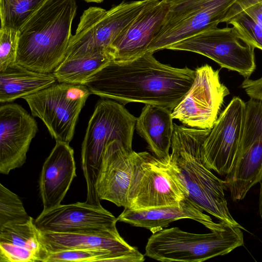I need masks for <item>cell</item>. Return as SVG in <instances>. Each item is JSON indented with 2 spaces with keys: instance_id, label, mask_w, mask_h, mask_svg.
Instances as JSON below:
<instances>
[{
  "instance_id": "obj_24",
  "label": "cell",
  "mask_w": 262,
  "mask_h": 262,
  "mask_svg": "<svg viewBox=\"0 0 262 262\" xmlns=\"http://www.w3.org/2000/svg\"><path fill=\"white\" fill-rule=\"evenodd\" d=\"M0 242L9 243L29 249L39 255L41 262H45L48 255L33 218L25 223L0 227Z\"/></svg>"
},
{
  "instance_id": "obj_25",
  "label": "cell",
  "mask_w": 262,
  "mask_h": 262,
  "mask_svg": "<svg viewBox=\"0 0 262 262\" xmlns=\"http://www.w3.org/2000/svg\"><path fill=\"white\" fill-rule=\"evenodd\" d=\"M47 0H0L1 27L19 30Z\"/></svg>"
},
{
  "instance_id": "obj_33",
  "label": "cell",
  "mask_w": 262,
  "mask_h": 262,
  "mask_svg": "<svg viewBox=\"0 0 262 262\" xmlns=\"http://www.w3.org/2000/svg\"><path fill=\"white\" fill-rule=\"evenodd\" d=\"M243 11L254 21L262 26V2L252 5Z\"/></svg>"
},
{
  "instance_id": "obj_32",
  "label": "cell",
  "mask_w": 262,
  "mask_h": 262,
  "mask_svg": "<svg viewBox=\"0 0 262 262\" xmlns=\"http://www.w3.org/2000/svg\"><path fill=\"white\" fill-rule=\"evenodd\" d=\"M260 2L262 0H238L229 9L222 23L227 24L230 19L247 8Z\"/></svg>"
},
{
  "instance_id": "obj_8",
  "label": "cell",
  "mask_w": 262,
  "mask_h": 262,
  "mask_svg": "<svg viewBox=\"0 0 262 262\" xmlns=\"http://www.w3.org/2000/svg\"><path fill=\"white\" fill-rule=\"evenodd\" d=\"M238 0H167L168 10L147 52L155 53L217 27Z\"/></svg>"
},
{
  "instance_id": "obj_12",
  "label": "cell",
  "mask_w": 262,
  "mask_h": 262,
  "mask_svg": "<svg viewBox=\"0 0 262 262\" xmlns=\"http://www.w3.org/2000/svg\"><path fill=\"white\" fill-rule=\"evenodd\" d=\"M193 83L172 111L173 119L199 129H211L225 97L230 94L220 80L219 70L206 64L195 70Z\"/></svg>"
},
{
  "instance_id": "obj_19",
  "label": "cell",
  "mask_w": 262,
  "mask_h": 262,
  "mask_svg": "<svg viewBox=\"0 0 262 262\" xmlns=\"http://www.w3.org/2000/svg\"><path fill=\"white\" fill-rule=\"evenodd\" d=\"M76 177L73 148L68 143L56 141L43 164L39 180L42 211L61 204Z\"/></svg>"
},
{
  "instance_id": "obj_28",
  "label": "cell",
  "mask_w": 262,
  "mask_h": 262,
  "mask_svg": "<svg viewBox=\"0 0 262 262\" xmlns=\"http://www.w3.org/2000/svg\"><path fill=\"white\" fill-rule=\"evenodd\" d=\"M227 24L232 25L244 40L262 50V26L254 21L244 11L237 14Z\"/></svg>"
},
{
  "instance_id": "obj_11",
  "label": "cell",
  "mask_w": 262,
  "mask_h": 262,
  "mask_svg": "<svg viewBox=\"0 0 262 262\" xmlns=\"http://www.w3.org/2000/svg\"><path fill=\"white\" fill-rule=\"evenodd\" d=\"M254 49L241 37L233 27L210 28L167 48L204 55L245 78H249L256 68Z\"/></svg>"
},
{
  "instance_id": "obj_16",
  "label": "cell",
  "mask_w": 262,
  "mask_h": 262,
  "mask_svg": "<svg viewBox=\"0 0 262 262\" xmlns=\"http://www.w3.org/2000/svg\"><path fill=\"white\" fill-rule=\"evenodd\" d=\"M134 151L117 140L105 146L95 184L100 200L125 208Z\"/></svg>"
},
{
  "instance_id": "obj_5",
  "label": "cell",
  "mask_w": 262,
  "mask_h": 262,
  "mask_svg": "<svg viewBox=\"0 0 262 262\" xmlns=\"http://www.w3.org/2000/svg\"><path fill=\"white\" fill-rule=\"evenodd\" d=\"M242 226L228 224L221 230L194 233L178 227L153 233L145 247V255L162 262H202L226 255L244 244Z\"/></svg>"
},
{
  "instance_id": "obj_21",
  "label": "cell",
  "mask_w": 262,
  "mask_h": 262,
  "mask_svg": "<svg viewBox=\"0 0 262 262\" xmlns=\"http://www.w3.org/2000/svg\"><path fill=\"white\" fill-rule=\"evenodd\" d=\"M171 114L172 110L168 108L145 104L136 120L138 134L146 141L153 155L162 159L170 157L174 126Z\"/></svg>"
},
{
  "instance_id": "obj_35",
  "label": "cell",
  "mask_w": 262,
  "mask_h": 262,
  "mask_svg": "<svg viewBox=\"0 0 262 262\" xmlns=\"http://www.w3.org/2000/svg\"><path fill=\"white\" fill-rule=\"evenodd\" d=\"M86 2H95L99 3L102 2L104 0H84Z\"/></svg>"
},
{
  "instance_id": "obj_2",
  "label": "cell",
  "mask_w": 262,
  "mask_h": 262,
  "mask_svg": "<svg viewBox=\"0 0 262 262\" xmlns=\"http://www.w3.org/2000/svg\"><path fill=\"white\" fill-rule=\"evenodd\" d=\"M77 8L75 0H47L18 31L16 62L53 72L64 57Z\"/></svg>"
},
{
  "instance_id": "obj_27",
  "label": "cell",
  "mask_w": 262,
  "mask_h": 262,
  "mask_svg": "<svg viewBox=\"0 0 262 262\" xmlns=\"http://www.w3.org/2000/svg\"><path fill=\"white\" fill-rule=\"evenodd\" d=\"M123 262L119 256L108 251L73 249L49 252L45 262Z\"/></svg>"
},
{
  "instance_id": "obj_7",
  "label": "cell",
  "mask_w": 262,
  "mask_h": 262,
  "mask_svg": "<svg viewBox=\"0 0 262 262\" xmlns=\"http://www.w3.org/2000/svg\"><path fill=\"white\" fill-rule=\"evenodd\" d=\"M155 1H123L108 10L89 7L80 17L64 57L104 51L112 52V45L116 38L146 6Z\"/></svg>"
},
{
  "instance_id": "obj_34",
  "label": "cell",
  "mask_w": 262,
  "mask_h": 262,
  "mask_svg": "<svg viewBox=\"0 0 262 262\" xmlns=\"http://www.w3.org/2000/svg\"><path fill=\"white\" fill-rule=\"evenodd\" d=\"M260 190L258 200V212L262 222V181L260 182Z\"/></svg>"
},
{
  "instance_id": "obj_23",
  "label": "cell",
  "mask_w": 262,
  "mask_h": 262,
  "mask_svg": "<svg viewBox=\"0 0 262 262\" xmlns=\"http://www.w3.org/2000/svg\"><path fill=\"white\" fill-rule=\"evenodd\" d=\"M113 60L108 51L64 57L52 73L58 82L83 84Z\"/></svg>"
},
{
  "instance_id": "obj_30",
  "label": "cell",
  "mask_w": 262,
  "mask_h": 262,
  "mask_svg": "<svg viewBox=\"0 0 262 262\" xmlns=\"http://www.w3.org/2000/svg\"><path fill=\"white\" fill-rule=\"evenodd\" d=\"M41 261L34 252L14 244L0 242V262Z\"/></svg>"
},
{
  "instance_id": "obj_22",
  "label": "cell",
  "mask_w": 262,
  "mask_h": 262,
  "mask_svg": "<svg viewBox=\"0 0 262 262\" xmlns=\"http://www.w3.org/2000/svg\"><path fill=\"white\" fill-rule=\"evenodd\" d=\"M56 80L52 73L32 71L16 62L0 71V102H12L34 94Z\"/></svg>"
},
{
  "instance_id": "obj_31",
  "label": "cell",
  "mask_w": 262,
  "mask_h": 262,
  "mask_svg": "<svg viewBox=\"0 0 262 262\" xmlns=\"http://www.w3.org/2000/svg\"><path fill=\"white\" fill-rule=\"evenodd\" d=\"M241 86L250 98L262 101V76L256 80L245 78Z\"/></svg>"
},
{
  "instance_id": "obj_17",
  "label": "cell",
  "mask_w": 262,
  "mask_h": 262,
  "mask_svg": "<svg viewBox=\"0 0 262 262\" xmlns=\"http://www.w3.org/2000/svg\"><path fill=\"white\" fill-rule=\"evenodd\" d=\"M168 10L167 0H156L146 6L112 43L114 60L128 61L146 52Z\"/></svg>"
},
{
  "instance_id": "obj_9",
  "label": "cell",
  "mask_w": 262,
  "mask_h": 262,
  "mask_svg": "<svg viewBox=\"0 0 262 262\" xmlns=\"http://www.w3.org/2000/svg\"><path fill=\"white\" fill-rule=\"evenodd\" d=\"M91 94L84 84L59 82L22 98L32 116L43 122L52 138L69 144L79 114Z\"/></svg>"
},
{
  "instance_id": "obj_3",
  "label": "cell",
  "mask_w": 262,
  "mask_h": 262,
  "mask_svg": "<svg viewBox=\"0 0 262 262\" xmlns=\"http://www.w3.org/2000/svg\"><path fill=\"white\" fill-rule=\"evenodd\" d=\"M210 131L174 123L170 157L193 202L221 222L241 226L230 213L224 181L215 176L202 160V146Z\"/></svg>"
},
{
  "instance_id": "obj_6",
  "label": "cell",
  "mask_w": 262,
  "mask_h": 262,
  "mask_svg": "<svg viewBox=\"0 0 262 262\" xmlns=\"http://www.w3.org/2000/svg\"><path fill=\"white\" fill-rule=\"evenodd\" d=\"M188 196V190L171 157L162 159L147 151H134L124 208L138 210L174 206Z\"/></svg>"
},
{
  "instance_id": "obj_15",
  "label": "cell",
  "mask_w": 262,
  "mask_h": 262,
  "mask_svg": "<svg viewBox=\"0 0 262 262\" xmlns=\"http://www.w3.org/2000/svg\"><path fill=\"white\" fill-rule=\"evenodd\" d=\"M38 131L35 119L16 103L0 107V172L8 174L26 162L32 140Z\"/></svg>"
},
{
  "instance_id": "obj_18",
  "label": "cell",
  "mask_w": 262,
  "mask_h": 262,
  "mask_svg": "<svg viewBox=\"0 0 262 262\" xmlns=\"http://www.w3.org/2000/svg\"><path fill=\"white\" fill-rule=\"evenodd\" d=\"M40 239L49 252L96 250L112 252L123 262H142L144 256L121 236L118 230L99 233H57L39 231Z\"/></svg>"
},
{
  "instance_id": "obj_10",
  "label": "cell",
  "mask_w": 262,
  "mask_h": 262,
  "mask_svg": "<svg viewBox=\"0 0 262 262\" xmlns=\"http://www.w3.org/2000/svg\"><path fill=\"white\" fill-rule=\"evenodd\" d=\"M245 104L242 138L224 180L234 202L244 199L249 190L262 181V101L250 98Z\"/></svg>"
},
{
  "instance_id": "obj_1",
  "label": "cell",
  "mask_w": 262,
  "mask_h": 262,
  "mask_svg": "<svg viewBox=\"0 0 262 262\" xmlns=\"http://www.w3.org/2000/svg\"><path fill=\"white\" fill-rule=\"evenodd\" d=\"M146 52L130 60H112L83 84L91 94L126 104L141 102L170 110L192 86L195 71L162 63Z\"/></svg>"
},
{
  "instance_id": "obj_20",
  "label": "cell",
  "mask_w": 262,
  "mask_h": 262,
  "mask_svg": "<svg viewBox=\"0 0 262 262\" xmlns=\"http://www.w3.org/2000/svg\"><path fill=\"white\" fill-rule=\"evenodd\" d=\"M203 211L186 197L179 204L174 206L138 210L124 208L117 220L133 226L146 228L152 233L162 230L173 222L183 219L194 220L211 231L221 230L228 224L221 221L215 223Z\"/></svg>"
},
{
  "instance_id": "obj_14",
  "label": "cell",
  "mask_w": 262,
  "mask_h": 262,
  "mask_svg": "<svg viewBox=\"0 0 262 262\" xmlns=\"http://www.w3.org/2000/svg\"><path fill=\"white\" fill-rule=\"evenodd\" d=\"M118 222L101 205L85 202L60 205L42 211L34 220L40 231L57 233H99L118 230Z\"/></svg>"
},
{
  "instance_id": "obj_13",
  "label": "cell",
  "mask_w": 262,
  "mask_h": 262,
  "mask_svg": "<svg viewBox=\"0 0 262 262\" xmlns=\"http://www.w3.org/2000/svg\"><path fill=\"white\" fill-rule=\"evenodd\" d=\"M245 109V102L233 97L202 144L203 164L220 175H226L233 165L243 133Z\"/></svg>"
},
{
  "instance_id": "obj_29",
  "label": "cell",
  "mask_w": 262,
  "mask_h": 262,
  "mask_svg": "<svg viewBox=\"0 0 262 262\" xmlns=\"http://www.w3.org/2000/svg\"><path fill=\"white\" fill-rule=\"evenodd\" d=\"M18 31L0 28V71L16 63Z\"/></svg>"
},
{
  "instance_id": "obj_4",
  "label": "cell",
  "mask_w": 262,
  "mask_h": 262,
  "mask_svg": "<svg viewBox=\"0 0 262 262\" xmlns=\"http://www.w3.org/2000/svg\"><path fill=\"white\" fill-rule=\"evenodd\" d=\"M136 120L118 102L101 99L96 104L81 147V167L87 189L86 203L101 205L95 184L105 147L117 140L132 149Z\"/></svg>"
},
{
  "instance_id": "obj_26",
  "label": "cell",
  "mask_w": 262,
  "mask_h": 262,
  "mask_svg": "<svg viewBox=\"0 0 262 262\" xmlns=\"http://www.w3.org/2000/svg\"><path fill=\"white\" fill-rule=\"evenodd\" d=\"M32 219L27 213L18 195L1 183L0 227L25 223Z\"/></svg>"
}]
</instances>
